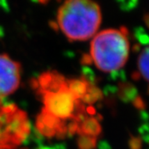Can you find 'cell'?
<instances>
[{
  "mask_svg": "<svg viewBox=\"0 0 149 149\" xmlns=\"http://www.w3.org/2000/svg\"><path fill=\"white\" fill-rule=\"evenodd\" d=\"M33 84L43 103L40 112L54 119L65 136L77 133L87 115L84 103L71 92L67 78L56 71H50L41 74Z\"/></svg>",
  "mask_w": 149,
  "mask_h": 149,
  "instance_id": "obj_1",
  "label": "cell"
},
{
  "mask_svg": "<svg viewBox=\"0 0 149 149\" xmlns=\"http://www.w3.org/2000/svg\"><path fill=\"white\" fill-rule=\"evenodd\" d=\"M58 24L70 40H86L95 35L102 22L98 4L87 0H69L58 11Z\"/></svg>",
  "mask_w": 149,
  "mask_h": 149,
  "instance_id": "obj_2",
  "label": "cell"
},
{
  "mask_svg": "<svg viewBox=\"0 0 149 149\" xmlns=\"http://www.w3.org/2000/svg\"><path fill=\"white\" fill-rule=\"evenodd\" d=\"M91 58L98 69L114 72L120 69L130 54V41L125 29H107L94 36L91 43Z\"/></svg>",
  "mask_w": 149,
  "mask_h": 149,
  "instance_id": "obj_3",
  "label": "cell"
},
{
  "mask_svg": "<svg viewBox=\"0 0 149 149\" xmlns=\"http://www.w3.org/2000/svg\"><path fill=\"white\" fill-rule=\"evenodd\" d=\"M26 113L15 104H0V149H15L30 133Z\"/></svg>",
  "mask_w": 149,
  "mask_h": 149,
  "instance_id": "obj_4",
  "label": "cell"
},
{
  "mask_svg": "<svg viewBox=\"0 0 149 149\" xmlns=\"http://www.w3.org/2000/svg\"><path fill=\"white\" fill-rule=\"evenodd\" d=\"M21 81V66L6 54H0V101L14 93Z\"/></svg>",
  "mask_w": 149,
  "mask_h": 149,
  "instance_id": "obj_5",
  "label": "cell"
},
{
  "mask_svg": "<svg viewBox=\"0 0 149 149\" xmlns=\"http://www.w3.org/2000/svg\"><path fill=\"white\" fill-rule=\"evenodd\" d=\"M101 126L98 120L93 117H87L79 126L78 134L80 136H87L95 137L101 132Z\"/></svg>",
  "mask_w": 149,
  "mask_h": 149,
  "instance_id": "obj_6",
  "label": "cell"
},
{
  "mask_svg": "<svg viewBox=\"0 0 149 149\" xmlns=\"http://www.w3.org/2000/svg\"><path fill=\"white\" fill-rule=\"evenodd\" d=\"M137 65L141 77L149 83V45L141 51L138 57Z\"/></svg>",
  "mask_w": 149,
  "mask_h": 149,
  "instance_id": "obj_7",
  "label": "cell"
},
{
  "mask_svg": "<svg viewBox=\"0 0 149 149\" xmlns=\"http://www.w3.org/2000/svg\"><path fill=\"white\" fill-rule=\"evenodd\" d=\"M96 144V138L87 136H80L78 139V146L80 149H93Z\"/></svg>",
  "mask_w": 149,
  "mask_h": 149,
  "instance_id": "obj_8",
  "label": "cell"
}]
</instances>
